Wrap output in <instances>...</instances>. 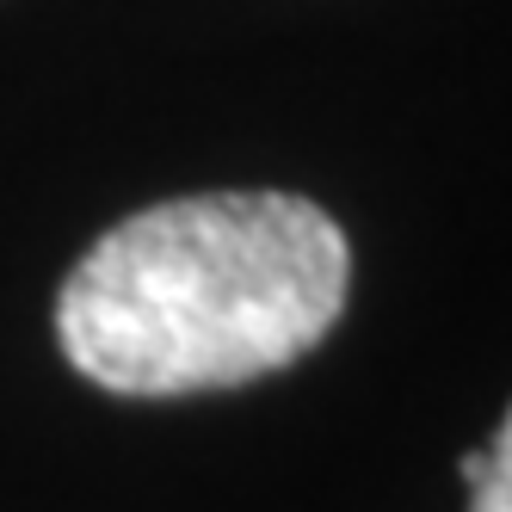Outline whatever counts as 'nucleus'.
I'll list each match as a JSON object with an SVG mask.
<instances>
[{
	"label": "nucleus",
	"instance_id": "f257e3e1",
	"mask_svg": "<svg viewBox=\"0 0 512 512\" xmlns=\"http://www.w3.org/2000/svg\"><path fill=\"white\" fill-rule=\"evenodd\" d=\"M340 223L297 192H192L105 229L62 278L56 340L112 395H204L297 364L346 309Z\"/></svg>",
	"mask_w": 512,
	"mask_h": 512
},
{
	"label": "nucleus",
	"instance_id": "f03ea898",
	"mask_svg": "<svg viewBox=\"0 0 512 512\" xmlns=\"http://www.w3.org/2000/svg\"><path fill=\"white\" fill-rule=\"evenodd\" d=\"M469 512H512V408L494 432V445H488V475L469 488Z\"/></svg>",
	"mask_w": 512,
	"mask_h": 512
}]
</instances>
